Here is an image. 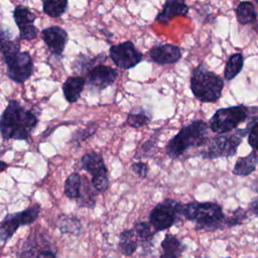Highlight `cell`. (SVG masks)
Segmentation results:
<instances>
[{
    "label": "cell",
    "instance_id": "6da1fadb",
    "mask_svg": "<svg viewBox=\"0 0 258 258\" xmlns=\"http://www.w3.org/2000/svg\"><path fill=\"white\" fill-rule=\"evenodd\" d=\"M37 123L38 119L33 111L27 110L16 100H10L1 115L2 138L5 140H28Z\"/></svg>",
    "mask_w": 258,
    "mask_h": 258
},
{
    "label": "cell",
    "instance_id": "7a4b0ae2",
    "mask_svg": "<svg viewBox=\"0 0 258 258\" xmlns=\"http://www.w3.org/2000/svg\"><path fill=\"white\" fill-rule=\"evenodd\" d=\"M210 139L209 125L202 119H197L182 126L165 146V153L174 159L183 155L190 148L206 145Z\"/></svg>",
    "mask_w": 258,
    "mask_h": 258
},
{
    "label": "cell",
    "instance_id": "3957f363",
    "mask_svg": "<svg viewBox=\"0 0 258 258\" xmlns=\"http://www.w3.org/2000/svg\"><path fill=\"white\" fill-rule=\"evenodd\" d=\"M181 216L195 223L196 230L216 231L225 226L223 208L213 202H190L181 206Z\"/></svg>",
    "mask_w": 258,
    "mask_h": 258
},
{
    "label": "cell",
    "instance_id": "277c9868",
    "mask_svg": "<svg viewBox=\"0 0 258 258\" xmlns=\"http://www.w3.org/2000/svg\"><path fill=\"white\" fill-rule=\"evenodd\" d=\"M189 87L200 102L215 103L222 96L224 81L220 76L207 70L204 64H200L192 70Z\"/></svg>",
    "mask_w": 258,
    "mask_h": 258
},
{
    "label": "cell",
    "instance_id": "5b68a950",
    "mask_svg": "<svg viewBox=\"0 0 258 258\" xmlns=\"http://www.w3.org/2000/svg\"><path fill=\"white\" fill-rule=\"evenodd\" d=\"M249 127L235 129L233 132L218 134L210 141L207 149L203 150L200 155L204 159H215L219 157H232L236 155L237 149L243 138L248 135Z\"/></svg>",
    "mask_w": 258,
    "mask_h": 258
},
{
    "label": "cell",
    "instance_id": "8992f818",
    "mask_svg": "<svg viewBox=\"0 0 258 258\" xmlns=\"http://www.w3.org/2000/svg\"><path fill=\"white\" fill-rule=\"evenodd\" d=\"M250 109L244 105L221 108L217 110L210 119V128L217 134L231 132L246 121Z\"/></svg>",
    "mask_w": 258,
    "mask_h": 258
},
{
    "label": "cell",
    "instance_id": "52a82bcc",
    "mask_svg": "<svg viewBox=\"0 0 258 258\" xmlns=\"http://www.w3.org/2000/svg\"><path fill=\"white\" fill-rule=\"evenodd\" d=\"M181 204L172 199H165L150 211L149 223L154 232H160L172 227L181 216Z\"/></svg>",
    "mask_w": 258,
    "mask_h": 258
},
{
    "label": "cell",
    "instance_id": "ba28073f",
    "mask_svg": "<svg viewBox=\"0 0 258 258\" xmlns=\"http://www.w3.org/2000/svg\"><path fill=\"white\" fill-rule=\"evenodd\" d=\"M81 169L88 171L92 175V184L99 194H102L108 189V169L100 153L90 151L84 154L81 158Z\"/></svg>",
    "mask_w": 258,
    "mask_h": 258
},
{
    "label": "cell",
    "instance_id": "9c48e42d",
    "mask_svg": "<svg viewBox=\"0 0 258 258\" xmlns=\"http://www.w3.org/2000/svg\"><path fill=\"white\" fill-rule=\"evenodd\" d=\"M40 213V206L33 205L27 209L14 213L7 214L1 222L0 226V240L2 244H5L21 226H27L32 224Z\"/></svg>",
    "mask_w": 258,
    "mask_h": 258
},
{
    "label": "cell",
    "instance_id": "30bf717a",
    "mask_svg": "<svg viewBox=\"0 0 258 258\" xmlns=\"http://www.w3.org/2000/svg\"><path fill=\"white\" fill-rule=\"evenodd\" d=\"M7 68V77L17 83L22 84L27 81L33 72L32 58L27 51H17L7 56H3Z\"/></svg>",
    "mask_w": 258,
    "mask_h": 258
},
{
    "label": "cell",
    "instance_id": "8fae6325",
    "mask_svg": "<svg viewBox=\"0 0 258 258\" xmlns=\"http://www.w3.org/2000/svg\"><path fill=\"white\" fill-rule=\"evenodd\" d=\"M109 54L116 67L122 70H130L142 60V53L137 50L134 43L130 40L112 45Z\"/></svg>",
    "mask_w": 258,
    "mask_h": 258
},
{
    "label": "cell",
    "instance_id": "7c38bea8",
    "mask_svg": "<svg viewBox=\"0 0 258 258\" xmlns=\"http://www.w3.org/2000/svg\"><path fill=\"white\" fill-rule=\"evenodd\" d=\"M118 78L116 69L105 64H98L87 72L86 80L92 89L102 91L111 86Z\"/></svg>",
    "mask_w": 258,
    "mask_h": 258
},
{
    "label": "cell",
    "instance_id": "4fadbf2b",
    "mask_svg": "<svg viewBox=\"0 0 258 258\" xmlns=\"http://www.w3.org/2000/svg\"><path fill=\"white\" fill-rule=\"evenodd\" d=\"M13 18L19 29V38L22 40H32L37 36V29L33 25L35 15L28 7L17 5L13 10Z\"/></svg>",
    "mask_w": 258,
    "mask_h": 258
},
{
    "label": "cell",
    "instance_id": "5bb4252c",
    "mask_svg": "<svg viewBox=\"0 0 258 258\" xmlns=\"http://www.w3.org/2000/svg\"><path fill=\"white\" fill-rule=\"evenodd\" d=\"M50 246L49 239L40 231L34 230L29 234L23 244L16 252L17 258H35L36 254L43 248Z\"/></svg>",
    "mask_w": 258,
    "mask_h": 258
},
{
    "label": "cell",
    "instance_id": "9a60e30c",
    "mask_svg": "<svg viewBox=\"0 0 258 258\" xmlns=\"http://www.w3.org/2000/svg\"><path fill=\"white\" fill-rule=\"evenodd\" d=\"M41 37L48 50L54 55H61L69 39L68 32L56 25L42 29Z\"/></svg>",
    "mask_w": 258,
    "mask_h": 258
},
{
    "label": "cell",
    "instance_id": "2e32d148",
    "mask_svg": "<svg viewBox=\"0 0 258 258\" xmlns=\"http://www.w3.org/2000/svg\"><path fill=\"white\" fill-rule=\"evenodd\" d=\"M149 56L152 61L158 64H171L180 59L181 50L176 45L166 43L152 47L149 50Z\"/></svg>",
    "mask_w": 258,
    "mask_h": 258
},
{
    "label": "cell",
    "instance_id": "e0dca14e",
    "mask_svg": "<svg viewBox=\"0 0 258 258\" xmlns=\"http://www.w3.org/2000/svg\"><path fill=\"white\" fill-rule=\"evenodd\" d=\"M187 13L188 6L184 0H165L162 10L156 15L155 20L166 25L173 17L186 16Z\"/></svg>",
    "mask_w": 258,
    "mask_h": 258
},
{
    "label": "cell",
    "instance_id": "ac0fdd59",
    "mask_svg": "<svg viewBox=\"0 0 258 258\" xmlns=\"http://www.w3.org/2000/svg\"><path fill=\"white\" fill-rule=\"evenodd\" d=\"M86 83V78L81 76H74L68 78L67 81L62 84V93L66 100L69 103L77 102L81 97Z\"/></svg>",
    "mask_w": 258,
    "mask_h": 258
},
{
    "label": "cell",
    "instance_id": "d6986e66",
    "mask_svg": "<svg viewBox=\"0 0 258 258\" xmlns=\"http://www.w3.org/2000/svg\"><path fill=\"white\" fill-rule=\"evenodd\" d=\"M160 258H179L186 246L172 234H165L160 244Z\"/></svg>",
    "mask_w": 258,
    "mask_h": 258
},
{
    "label": "cell",
    "instance_id": "ffe728a7",
    "mask_svg": "<svg viewBox=\"0 0 258 258\" xmlns=\"http://www.w3.org/2000/svg\"><path fill=\"white\" fill-rule=\"evenodd\" d=\"M258 165V152L253 150L248 155L239 157L234 165L233 173L238 176L250 175Z\"/></svg>",
    "mask_w": 258,
    "mask_h": 258
},
{
    "label": "cell",
    "instance_id": "44dd1931",
    "mask_svg": "<svg viewBox=\"0 0 258 258\" xmlns=\"http://www.w3.org/2000/svg\"><path fill=\"white\" fill-rule=\"evenodd\" d=\"M150 223L146 222H136L133 226V229L135 231V234L137 236L138 242L140 243L141 247L143 248V251L145 252H150L152 247H153V237L155 232L152 231Z\"/></svg>",
    "mask_w": 258,
    "mask_h": 258
},
{
    "label": "cell",
    "instance_id": "7402d4cb",
    "mask_svg": "<svg viewBox=\"0 0 258 258\" xmlns=\"http://www.w3.org/2000/svg\"><path fill=\"white\" fill-rule=\"evenodd\" d=\"M138 243L134 229H125L119 234L118 250L125 256H131L137 250Z\"/></svg>",
    "mask_w": 258,
    "mask_h": 258
},
{
    "label": "cell",
    "instance_id": "603a6c76",
    "mask_svg": "<svg viewBox=\"0 0 258 258\" xmlns=\"http://www.w3.org/2000/svg\"><path fill=\"white\" fill-rule=\"evenodd\" d=\"M56 227L62 234L79 235L82 230V224L79 218L75 215L60 214L56 219Z\"/></svg>",
    "mask_w": 258,
    "mask_h": 258
},
{
    "label": "cell",
    "instance_id": "cb8c5ba5",
    "mask_svg": "<svg viewBox=\"0 0 258 258\" xmlns=\"http://www.w3.org/2000/svg\"><path fill=\"white\" fill-rule=\"evenodd\" d=\"M82 185H83V177L80 173L78 172H73L71 173L63 185V192L67 198L70 200H75L78 202L81 198L82 194Z\"/></svg>",
    "mask_w": 258,
    "mask_h": 258
},
{
    "label": "cell",
    "instance_id": "d4e9b609",
    "mask_svg": "<svg viewBox=\"0 0 258 258\" xmlns=\"http://www.w3.org/2000/svg\"><path fill=\"white\" fill-rule=\"evenodd\" d=\"M236 16L241 25L253 23L257 18L256 7L250 1H242L236 8Z\"/></svg>",
    "mask_w": 258,
    "mask_h": 258
},
{
    "label": "cell",
    "instance_id": "484cf974",
    "mask_svg": "<svg viewBox=\"0 0 258 258\" xmlns=\"http://www.w3.org/2000/svg\"><path fill=\"white\" fill-rule=\"evenodd\" d=\"M83 177V185H82V194L80 200L77 202L78 206L81 208H89V209H94L96 205V200H95V195L99 194L93 186L92 181L91 183L88 181L86 176Z\"/></svg>",
    "mask_w": 258,
    "mask_h": 258
},
{
    "label": "cell",
    "instance_id": "4316f807",
    "mask_svg": "<svg viewBox=\"0 0 258 258\" xmlns=\"http://www.w3.org/2000/svg\"><path fill=\"white\" fill-rule=\"evenodd\" d=\"M244 64V57L241 53H234L232 54L225 66L224 70V78L226 81L233 80L236 76L240 74L243 69Z\"/></svg>",
    "mask_w": 258,
    "mask_h": 258
},
{
    "label": "cell",
    "instance_id": "83f0119b",
    "mask_svg": "<svg viewBox=\"0 0 258 258\" xmlns=\"http://www.w3.org/2000/svg\"><path fill=\"white\" fill-rule=\"evenodd\" d=\"M151 120V117L142 108H134L131 110L126 119V124L132 128H139L147 125Z\"/></svg>",
    "mask_w": 258,
    "mask_h": 258
},
{
    "label": "cell",
    "instance_id": "f1b7e54d",
    "mask_svg": "<svg viewBox=\"0 0 258 258\" xmlns=\"http://www.w3.org/2000/svg\"><path fill=\"white\" fill-rule=\"evenodd\" d=\"M43 12L50 17L61 16L68 8V0H42Z\"/></svg>",
    "mask_w": 258,
    "mask_h": 258
},
{
    "label": "cell",
    "instance_id": "f546056e",
    "mask_svg": "<svg viewBox=\"0 0 258 258\" xmlns=\"http://www.w3.org/2000/svg\"><path fill=\"white\" fill-rule=\"evenodd\" d=\"M248 218H249L248 212L246 210H244L243 208L239 207L235 211H233L229 217H226L225 226L231 228V227H234L237 225H241L245 221H247Z\"/></svg>",
    "mask_w": 258,
    "mask_h": 258
},
{
    "label": "cell",
    "instance_id": "4dcf8cb0",
    "mask_svg": "<svg viewBox=\"0 0 258 258\" xmlns=\"http://www.w3.org/2000/svg\"><path fill=\"white\" fill-rule=\"evenodd\" d=\"M98 129V125L97 124H90L88 125L86 128L84 129H79L77 131L74 132L73 136H72V142H80V141H84L86 139H88L89 137L93 136L96 131Z\"/></svg>",
    "mask_w": 258,
    "mask_h": 258
},
{
    "label": "cell",
    "instance_id": "1f68e13d",
    "mask_svg": "<svg viewBox=\"0 0 258 258\" xmlns=\"http://www.w3.org/2000/svg\"><path fill=\"white\" fill-rule=\"evenodd\" d=\"M248 132V143L253 150L258 152V117L253 118L249 123Z\"/></svg>",
    "mask_w": 258,
    "mask_h": 258
},
{
    "label": "cell",
    "instance_id": "d6a6232c",
    "mask_svg": "<svg viewBox=\"0 0 258 258\" xmlns=\"http://www.w3.org/2000/svg\"><path fill=\"white\" fill-rule=\"evenodd\" d=\"M131 169L132 171L138 175L139 177L141 178H145L148 174V170H149V167H148V164L145 163V162H142V161H137V162H134L131 166Z\"/></svg>",
    "mask_w": 258,
    "mask_h": 258
},
{
    "label": "cell",
    "instance_id": "836d02e7",
    "mask_svg": "<svg viewBox=\"0 0 258 258\" xmlns=\"http://www.w3.org/2000/svg\"><path fill=\"white\" fill-rule=\"evenodd\" d=\"M157 149L156 141L155 140H148L140 148V155L145 156V155H152Z\"/></svg>",
    "mask_w": 258,
    "mask_h": 258
},
{
    "label": "cell",
    "instance_id": "e575fe53",
    "mask_svg": "<svg viewBox=\"0 0 258 258\" xmlns=\"http://www.w3.org/2000/svg\"><path fill=\"white\" fill-rule=\"evenodd\" d=\"M35 258H56L55 252L49 247L41 249L35 256Z\"/></svg>",
    "mask_w": 258,
    "mask_h": 258
},
{
    "label": "cell",
    "instance_id": "d590c367",
    "mask_svg": "<svg viewBox=\"0 0 258 258\" xmlns=\"http://www.w3.org/2000/svg\"><path fill=\"white\" fill-rule=\"evenodd\" d=\"M249 210L251 214H253L255 217L258 218V197L254 198L250 204H249Z\"/></svg>",
    "mask_w": 258,
    "mask_h": 258
},
{
    "label": "cell",
    "instance_id": "8d00e7d4",
    "mask_svg": "<svg viewBox=\"0 0 258 258\" xmlns=\"http://www.w3.org/2000/svg\"><path fill=\"white\" fill-rule=\"evenodd\" d=\"M251 189H252L253 191H255V192L258 194V178H256V179L252 182V184H251Z\"/></svg>",
    "mask_w": 258,
    "mask_h": 258
},
{
    "label": "cell",
    "instance_id": "74e56055",
    "mask_svg": "<svg viewBox=\"0 0 258 258\" xmlns=\"http://www.w3.org/2000/svg\"><path fill=\"white\" fill-rule=\"evenodd\" d=\"M1 164H2V168H1V171H4L8 165H7V163H5L4 161H1Z\"/></svg>",
    "mask_w": 258,
    "mask_h": 258
},
{
    "label": "cell",
    "instance_id": "f35d334b",
    "mask_svg": "<svg viewBox=\"0 0 258 258\" xmlns=\"http://www.w3.org/2000/svg\"><path fill=\"white\" fill-rule=\"evenodd\" d=\"M254 1H255V3L258 5V0H254Z\"/></svg>",
    "mask_w": 258,
    "mask_h": 258
},
{
    "label": "cell",
    "instance_id": "ab89813d",
    "mask_svg": "<svg viewBox=\"0 0 258 258\" xmlns=\"http://www.w3.org/2000/svg\"><path fill=\"white\" fill-rule=\"evenodd\" d=\"M227 258H230V257H227Z\"/></svg>",
    "mask_w": 258,
    "mask_h": 258
}]
</instances>
